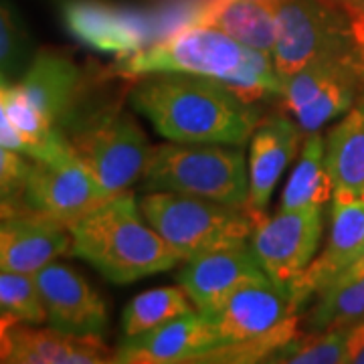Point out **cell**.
<instances>
[{"label": "cell", "mask_w": 364, "mask_h": 364, "mask_svg": "<svg viewBox=\"0 0 364 364\" xmlns=\"http://www.w3.org/2000/svg\"><path fill=\"white\" fill-rule=\"evenodd\" d=\"M130 102L172 142L241 146L259 124L251 104L227 85L193 73L140 75Z\"/></svg>", "instance_id": "cell-1"}, {"label": "cell", "mask_w": 364, "mask_h": 364, "mask_svg": "<svg viewBox=\"0 0 364 364\" xmlns=\"http://www.w3.org/2000/svg\"><path fill=\"white\" fill-rule=\"evenodd\" d=\"M112 71L132 79L164 71L203 75L221 81L247 104L269 95L279 97L282 91L272 55L255 51L219 28L200 25L184 26L142 51L116 59Z\"/></svg>", "instance_id": "cell-2"}, {"label": "cell", "mask_w": 364, "mask_h": 364, "mask_svg": "<svg viewBox=\"0 0 364 364\" xmlns=\"http://www.w3.org/2000/svg\"><path fill=\"white\" fill-rule=\"evenodd\" d=\"M69 231L71 255L85 259L114 284H132L168 272L182 261L146 221L130 193L114 196Z\"/></svg>", "instance_id": "cell-3"}, {"label": "cell", "mask_w": 364, "mask_h": 364, "mask_svg": "<svg viewBox=\"0 0 364 364\" xmlns=\"http://www.w3.org/2000/svg\"><path fill=\"white\" fill-rule=\"evenodd\" d=\"M83 97V73L65 55L41 51L18 83L6 87L4 105L13 128L33 160L75 156L63 126Z\"/></svg>", "instance_id": "cell-4"}, {"label": "cell", "mask_w": 364, "mask_h": 364, "mask_svg": "<svg viewBox=\"0 0 364 364\" xmlns=\"http://www.w3.org/2000/svg\"><path fill=\"white\" fill-rule=\"evenodd\" d=\"M73 154L112 195H124L144 181L154 148L130 112L117 102L83 109L81 104L63 126Z\"/></svg>", "instance_id": "cell-5"}, {"label": "cell", "mask_w": 364, "mask_h": 364, "mask_svg": "<svg viewBox=\"0 0 364 364\" xmlns=\"http://www.w3.org/2000/svg\"><path fill=\"white\" fill-rule=\"evenodd\" d=\"M138 205L146 221L181 255L182 261L213 249L245 243L263 215L247 205L235 207L168 191H150Z\"/></svg>", "instance_id": "cell-6"}, {"label": "cell", "mask_w": 364, "mask_h": 364, "mask_svg": "<svg viewBox=\"0 0 364 364\" xmlns=\"http://www.w3.org/2000/svg\"><path fill=\"white\" fill-rule=\"evenodd\" d=\"M144 186L243 207L249 196V168L243 152L227 144L172 142L154 148Z\"/></svg>", "instance_id": "cell-7"}, {"label": "cell", "mask_w": 364, "mask_h": 364, "mask_svg": "<svg viewBox=\"0 0 364 364\" xmlns=\"http://www.w3.org/2000/svg\"><path fill=\"white\" fill-rule=\"evenodd\" d=\"M273 65L289 77L320 59L352 55L348 16L324 0H279Z\"/></svg>", "instance_id": "cell-8"}, {"label": "cell", "mask_w": 364, "mask_h": 364, "mask_svg": "<svg viewBox=\"0 0 364 364\" xmlns=\"http://www.w3.org/2000/svg\"><path fill=\"white\" fill-rule=\"evenodd\" d=\"M364 90L356 55L330 57L282 79L279 100L304 136L316 134L350 109Z\"/></svg>", "instance_id": "cell-9"}, {"label": "cell", "mask_w": 364, "mask_h": 364, "mask_svg": "<svg viewBox=\"0 0 364 364\" xmlns=\"http://www.w3.org/2000/svg\"><path fill=\"white\" fill-rule=\"evenodd\" d=\"M324 233V207L279 210L261 219L249 239L255 257L273 284L286 287L312 263Z\"/></svg>", "instance_id": "cell-10"}, {"label": "cell", "mask_w": 364, "mask_h": 364, "mask_svg": "<svg viewBox=\"0 0 364 364\" xmlns=\"http://www.w3.org/2000/svg\"><path fill=\"white\" fill-rule=\"evenodd\" d=\"M114 195L105 191L77 156L35 160L25 188L26 207L71 229L75 223L104 207Z\"/></svg>", "instance_id": "cell-11"}, {"label": "cell", "mask_w": 364, "mask_h": 364, "mask_svg": "<svg viewBox=\"0 0 364 364\" xmlns=\"http://www.w3.org/2000/svg\"><path fill=\"white\" fill-rule=\"evenodd\" d=\"M69 33L83 45L117 59L130 57L160 41L154 9L140 11L104 0H69L63 6Z\"/></svg>", "instance_id": "cell-12"}, {"label": "cell", "mask_w": 364, "mask_h": 364, "mask_svg": "<svg viewBox=\"0 0 364 364\" xmlns=\"http://www.w3.org/2000/svg\"><path fill=\"white\" fill-rule=\"evenodd\" d=\"M364 255V196L334 193L330 208V231L324 251L314 257L289 286V296L299 310Z\"/></svg>", "instance_id": "cell-13"}, {"label": "cell", "mask_w": 364, "mask_h": 364, "mask_svg": "<svg viewBox=\"0 0 364 364\" xmlns=\"http://www.w3.org/2000/svg\"><path fill=\"white\" fill-rule=\"evenodd\" d=\"M298 312L286 287L261 279L235 289L217 308L203 314H207L219 342L225 344L265 336L296 318Z\"/></svg>", "instance_id": "cell-14"}, {"label": "cell", "mask_w": 364, "mask_h": 364, "mask_svg": "<svg viewBox=\"0 0 364 364\" xmlns=\"http://www.w3.org/2000/svg\"><path fill=\"white\" fill-rule=\"evenodd\" d=\"M33 277L51 328L77 336H102L107 330L105 301L73 267L51 261Z\"/></svg>", "instance_id": "cell-15"}, {"label": "cell", "mask_w": 364, "mask_h": 364, "mask_svg": "<svg viewBox=\"0 0 364 364\" xmlns=\"http://www.w3.org/2000/svg\"><path fill=\"white\" fill-rule=\"evenodd\" d=\"M261 279L269 277L247 241L196 255L178 273V284L200 312H210L235 289Z\"/></svg>", "instance_id": "cell-16"}, {"label": "cell", "mask_w": 364, "mask_h": 364, "mask_svg": "<svg viewBox=\"0 0 364 364\" xmlns=\"http://www.w3.org/2000/svg\"><path fill=\"white\" fill-rule=\"evenodd\" d=\"M219 336L207 314L188 312L164 324L124 338L116 352V363L174 364L196 363L203 352L219 346Z\"/></svg>", "instance_id": "cell-17"}, {"label": "cell", "mask_w": 364, "mask_h": 364, "mask_svg": "<svg viewBox=\"0 0 364 364\" xmlns=\"http://www.w3.org/2000/svg\"><path fill=\"white\" fill-rule=\"evenodd\" d=\"M71 255V231L35 210L0 217V269L35 275L61 255Z\"/></svg>", "instance_id": "cell-18"}, {"label": "cell", "mask_w": 364, "mask_h": 364, "mask_svg": "<svg viewBox=\"0 0 364 364\" xmlns=\"http://www.w3.org/2000/svg\"><path fill=\"white\" fill-rule=\"evenodd\" d=\"M306 136L287 116H272L257 124L249 150L247 207L265 210L284 170Z\"/></svg>", "instance_id": "cell-19"}, {"label": "cell", "mask_w": 364, "mask_h": 364, "mask_svg": "<svg viewBox=\"0 0 364 364\" xmlns=\"http://www.w3.org/2000/svg\"><path fill=\"white\" fill-rule=\"evenodd\" d=\"M13 350L9 363L16 364H104L116 363L100 336H77L61 330H35L16 324L11 332Z\"/></svg>", "instance_id": "cell-20"}, {"label": "cell", "mask_w": 364, "mask_h": 364, "mask_svg": "<svg viewBox=\"0 0 364 364\" xmlns=\"http://www.w3.org/2000/svg\"><path fill=\"white\" fill-rule=\"evenodd\" d=\"M277 4L261 0H208L195 25L219 28L251 49L273 55Z\"/></svg>", "instance_id": "cell-21"}, {"label": "cell", "mask_w": 364, "mask_h": 364, "mask_svg": "<svg viewBox=\"0 0 364 364\" xmlns=\"http://www.w3.org/2000/svg\"><path fill=\"white\" fill-rule=\"evenodd\" d=\"M334 193L364 196V90L326 138Z\"/></svg>", "instance_id": "cell-22"}, {"label": "cell", "mask_w": 364, "mask_h": 364, "mask_svg": "<svg viewBox=\"0 0 364 364\" xmlns=\"http://www.w3.org/2000/svg\"><path fill=\"white\" fill-rule=\"evenodd\" d=\"M334 196V181L326 160V138L316 132L301 140V154L282 193L279 210L324 207Z\"/></svg>", "instance_id": "cell-23"}, {"label": "cell", "mask_w": 364, "mask_h": 364, "mask_svg": "<svg viewBox=\"0 0 364 364\" xmlns=\"http://www.w3.org/2000/svg\"><path fill=\"white\" fill-rule=\"evenodd\" d=\"M364 320V273L338 277L324 289L308 316L310 332L352 328Z\"/></svg>", "instance_id": "cell-24"}, {"label": "cell", "mask_w": 364, "mask_h": 364, "mask_svg": "<svg viewBox=\"0 0 364 364\" xmlns=\"http://www.w3.org/2000/svg\"><path fill=\"white\" fill-rule=\"evenodd\" d=\"M193 299L181 287H156L132 298L122 314L124 338H134L156 326L193 312Z\"/></svg>", "instance_id": "cell-25"}, {"label": "cell", "mask_w": 364, "mask_h": 364, "mask_svg": "<svg viewBox=\"0 0 364 364\" xmlns=\"http://www.w3.org/2000/svg\"><path fill=\"white\" fill-rule=\"evenodd\" d=\"M348 328L298 334L286 346L275 350L267 363L286 364H340L346 363Z\"/></svg>", "instance_id": "cell-26"}, {"label": "cell", "mask_w": 364, "mask_h": 364, "mask_svg": "<svg viewBox=\"0 0 364 364\" xmlns=\"http://www.w3.org/2000/svg\"><path fill=\"white\" fill-rule=\"evenodd\" d=\"M299 318H291L289 322L279 326L265 336L241 342H225L210 350L203 352L196 363H213V364H251V363H267V358L273 352L286 346L289 340L298 336Z\"/></svg>", "instance_id": "cell-27"}, {"label": "cell", "mask_w": 364, "mask_h": 364, "mask_svg": "<svg viewBox=\"0 0 364 364\" xmlns=\"http://www.w3.org/2000/svg\"><path fill=\"white\" fill-rule=\"evenodd\" d=\"M0 314L16 316L21 322L41 324L47 312L33 275L0 269Z\"/></svg>", "instance_id": "cell-28"}, {"label": "cell", "mask_w": 364, "mask_h": 364, "mask_svg": "<svg viewBox=\"0 0 364 364\" xmlns=\"http://www.w3.org/2000/svg\"><path fill=\"white\" fill-rule=\"evenodd\" d=\"M33 162L23 152L0 146V205L2 207L28 210L25 203V188Z\"/></svg>", "instance_id": "cell-29"}, {"label": "cell", "mask_w": 364, "mask_h": 364, "mask_svg": "<svg viewBox=\"0 0 364 364\" xmlns=\"http://www.w3.org/2000/svg\"><path fill=\"white\" fill-rule=\"evenodd\" d=\"M28 59V45L25 33L16 23L14 14L0 2V73L6 77L18 75Z\"/></svg>", "instance_id": "cell-30"}, {"label": "cell", "mask_w": 364, "mask_h": 364, "mask_svg": "<svg viewBox=\"0 0 364 364\" xmlns=\"http://www.w3.org/2000/svg\"><path fill=\"white\" fill-rule=\"evenodd\" d=\"M6 75L0 73V146H6V148H13V150H18V152H25V144L21 140V136L16 134V130L13 128L11 119L6 116V105H4V95H6V87L11 85L6 81Z\"/></svg>", "instance_id": "cell-31"}, {"label": "cell", "mask_w": 364, "mask_h": 364, "mask_svg": "<svg viewBox=\"0 0 364 364\" xmlns=\"http://www.w3.org/2000/svg\"><path fill=\"white\" fill-rule=\"evenodd\" d=\"M346 363L364 364V320L348 328L346 340Z\"/></svg>", "instance_id": "cell-32"}, {"label": "cell", "mask_w": 364, "mask_h": 364, "mask_svg": "<svg viewBox=\"0 0 364 364\" xmlns=\"http://www.w3.org/2000/svg\"><path fill=\"white\" fill-rule=\"evenodd\" d=\"M21 320L11 314H0V363H9V356L13 350V340L11 332Z\"/></svg>", "instance_id": "cell-33"}, {"label": "cell", "mask_w": 364, "mask_h": 364, "mask_svg": "<svg viewBox=\"0 0 364 364\" xmlns=\"http://www.w3.org/2000/svg\"><path fill=\"white\" fill-rule=\"evenodd\" d=\"M348 21H350V37L354 55H356L358 65H360L364 73V13L352 14V16H348Z\"/></svg>", "instance_id": "cell-34"}, {"label": "cell", "mask_w": 364, "mask_h": 364, "mask_svg": "<svg viewBox=\"0 0 364 364\" xmlns=\"http://www.w3.org/2000/svg\"><path fill=\"white\" fill-rule=\"evenodd\" d=\"M326 4L338 9L346 16H352V14L364 13V0H324Z\"/></svg>", "instance_id": "cell-35"}, {"label": "cell", "mask_w": 364, "mask_h": 364, "mask_svg": "<svg viewBox=\"0 0 364 364\" xmlns=\"http://www.w3.org/2000/svg\"><path fill=\"white\" fill-rule=\"evenodd\" d=\"M363 273H364V255L360 257V259L356 261V263H354L352 267H348L346 272L342 273L340 277H344V275H346V277H352V275H363Z\"/></svg>", "instance_id": "cell-36"}, {"label": "cell", "mask_w": 364, "mask_h": 364, "mask_svg": "<svg viewBox=\"0 0 364 364\" xmlns=\"http://www.w3.org/2000/svg\"><path fill=\"white\" fill-rule=\"evenodd\" d=\"M28 210H31V208H28ZM16 213H25V210H16V208L2 207V205H0V217H9V215H16Z\"/></svg>", "instance_id": "cell-37"}, {"label": "cell", "mask_w": 364, "mask_h": 364, "mask_svg": "<svg viewBox=\"0 0 364 364\" xmlns=\"http://www.w3.org/2000/svg\"><path fill=\"white\" fill-rule=\"evenodd\" d=\"M261 2H273V4H277L279 0H261Z\"/></svg>", "instance_id": "cell-38"}]
</instances>
